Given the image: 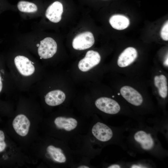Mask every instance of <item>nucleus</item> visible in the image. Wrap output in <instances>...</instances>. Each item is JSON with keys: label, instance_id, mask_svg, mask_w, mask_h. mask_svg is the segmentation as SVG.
Returning a JSON list of instances; mask_svg holds the SVG:
<instances>
[{"label": "nucleus", "instance_id": "nucleus-18", "mask_svg": "<svg viewBox=\"0 0 168 168\" xmlns=\"http://www.w3.org/2000/svg\"><path fill=\"white\" fill-rule=\"evenodd\" d=\"M148 167H149V166H147V164L138 163L131 164L130 167L132 168H148Z\"/></svg>", "mask_w": 168, "mask_h": 168}, {"label": "nucleus", "instance_id": "nucleus-11", "mask_svg": "<svg viewBox=\"0 0 168 168\" xmlns=\"http://www.w3.org/2000/svg\"><path fill=\"white\" fill-rule=\"evenodd\" d=\"M66 96L62 91L55 90L48 93L45 96V101L50 106L58 105L63 103L65 100Z\"/></svg>", "mask_w": 168, "mask_h": 168}, {"label": "nucleus", "instance_id": "nucleus-10", "mask_svg": "<svg viewBox=\"0 0 168 168\" xmlns=\"http://www.w3.org/2000/svg\"><path fill=\"white\" fill-rule=\"evenodd\" d=\"M63 12L62 4L58 1H55L48 7L46 11L45 16L50 21L58 23L61 19Z\"/></svg>", "mask_w": 168, "mask_h": 168}, {"label": "nucleus", "instance_id": "nucleus-17", "mask_svg": "<svg viewBox=\"0 0 168 168\" xmlns=\"http://www.w3.org/2000/svg\"><path fill=\"white\" fill-rule=\"evenodd\" d=\"M5 139V136L4 132L0 130V152L3 151L6 148L7 145Z\"/></svg>", "mask_w": 168, "mask_h": 168}, {"label": "nucleus", "instance_id": "nucleus-9", "mask_svg": "<svg viewBox=\"0 0 168 168\" xmlns=\"http://www.w3.org/2000/svg\"><path fill=\"white\" fill-rule=\"evenodd\" d=\"M30 124L28 118L23 114L17 115L12 122L13 127L19 135L24 137L28 133Z\"/></svg>", "mask_w": 168, "mask_h": 168}, {"label": "nucleus", "instance_id": "nucleus-12", "mask_svg": "<svg viewBox=\"0 0 168 168\" xmlns=\"http://www.w3.org/2000/svg\"><path fill=\"white\" fill-rule=\"evenodd\" d=\"M109 22L113 28L119 30L126 28L130 24L129 20L127 17L118 14L112 16L109 19Z\"/></svg>", "mask_w": 168, "mask_h": 168}, {"label": "nucleus", "instance_id": "nucleus-4", "mask_svg": "<svg viewBox=\"0 0 168 168\" xmlns=\"http://www.w3.org/2000/svg\"><path fill=\"white\" fill-rule=\"evenodd\" d=\"M57 48L56 41L52 38L46 37L40 41L38 49V54L41 58H49L56 53Z\"/></svg>", "mask_w": 168, "mask_h": 168}, {"label": "nucleus", "instance_id": "nucleus-1", "mask_svg": "<svg viewBox=\"0 0 168 168\" xmlns=\"http://www.w3.org/2000/svg\"><path fill=\"white\" fill-rule=\"evenodd\" d=\"M119 75L116 94L127 105L136 115L154 112L148 78Z\"/></svg>", "mask_w": 168, "mask_h": 168}, {"label": "nucleus", "instance_id": "nucleus-7", "mask_svg": "<svg viewBox=\"0 0 168 168\" xmlns=\"http://www.w3.org/2000/svg\"><path fill=\"white\" fill-rule=\"evenodd\" d=\"M15 65L19 73L22 76L28 77L35 72V68L32 62L27 57L18 55L14 59Z\"/></svg>", "mask_w": 168, "mask_h": 168}, {"label": "nucleus", "instance_id": "nucleus-13", "mask_svg": "<svg viewBox=\"0 0 168 168\" xmlns=\"http://www.w3.org/2000/svg\"><path fill=\"white\" fill-rule=\"evenodd\" d=\"M47 151L55 161L59 163H64L66 161L65 156L60 148L56 147L53 145H49L47 147Z\"/></svg>", "mask_w": 168, "mask_h": 168}, {"label": "nucleus", "instance_id": "nucleus-20", "mask_svg": "<svg viewBox=\"0 0 168 168\" xmlns=\"http://www.w3.org/2000/svg\"><path fill=\"white\" fill-rule=\"evenodd\" d=\"M78 168H89V167L86 166H82L78 167Z\"/></svg>", "mask_w": 168, "mask_h": 168}, {"label": "nucleus", "instance_id": "nucleus-2", "mask_svg": "<svg viewBox=\"0 0 168 168\" xmlns=\"http://www.w3.org/2000/svg\"><path fill=\"white\" fill-rule=\"evenodd\" d=\"M153 129L147 126H138L131 131L130 141L142 152L160 157L165 152Z\"/></svg>", "mask_w": 168, "mask_h": 168}, {"label": "nucleus", "instance_id": "nucleus-19", "mask_svg": "<svg viewBox=\"0 0 168 168\" xmlns=\"http://www.w3.org/2000/svg\"><path fill=\"white\" fill-rule=\"evenodd\" d=\"M121 167V166L120 164H114L109 166L108 168H120Z\"/></svg>", "mask_w": 168, "mask_h": 168}, {"label": "nucleus", "instance_id": "nucleus-14", "mask_svg": "<svg viewBox=\"0 0 168 168\" xmlns=\"http://www.w3.org/2000/svg\"><path fill=\"white\" fill-rule=\"evenodd\" d=\"M17 6L19 10L23 12L32 13L38 10L37 6L34 3L24 1L19 2Z\"/></svg>", "mask_w": 168, "mask_h": 168}, {"label": "nucleus", "instance_id": "nucleus-16", "mask_svg": "<svg viewBox=\"0 0 168 168\" xmlns=\"http://www.w3.org/2000/svg\"><path fill=\"white\" fill-rule=\"evenodd\" d=\"M161 35L162 38L165 41L168 40V22L167 21L163 26Z\"/></svg>", "mask_w": 168, "mask_h": 168}, {"label": "nucleus", "instance_id": "nucleus-3", "mask_svg": "<svg viewBox=\"0 0 168 168\" xmlns=\"http://www.w3.org/2000/svg\"><path fill=\"white\" fill-rule=\"evenodd\" d=\"M167 71L160 65L152 66L148 77L151 92L160 107L164 110L168 97V78Z\"/></svg>", "mask_w": 168, "mask_h": 168}, {"label": "nucleus", "instance_id": "nucleus-8", "mask_svg": "<svg viewBox=\"0 0 168 168\" xmlns=\"http://www.w3.org/2000/svg\"><path fill=\"white\" fill-rule=\"evenodd\" d=\"M92 133L98 140L102 142H107L112 139L113 133L112 129L106 124L98 122L93 126Z\"/></svg>", "mask_w": 168, "mask_h": 168}, {"label": "nucleus", "instance_id": "nucleus-15", "mask_svg": "<svg viewBox=\"0 0 168 168\" xmlns=\"http://www.w3.org/2000/svg\"><path fill=\"white\" fill-rule=\"evenodd\" d=\"M1 62L0 60V94L5 91L7 83V75L4 66Z\"/></svg>", "mask_w": 168, "mask_h": 168}, {"label": "nucleus", "instance_id": "nucleus-5", "mask_svg": "<svg viewBox=\"0 0 168 168\" xmlns=\"http://www.w3.org/2000/svg\"><path fill=\"white\" fill-rule=\"evenodd\" d=\"M94 42L92 33L89 31H86L78 34L74 38L72 46L75 49L83 50L90 48Z\"/></svg>", "mask_w": 168, "mask_h": 168}, {"label": "nucleus", "instance_id": "nucleus-6", "mask_svg": "<svg viewBox=\"0 0 168 168\" xmlns=\"http://www.w3.org/2000/svg\"><path fill=\"white\" fill-rule=\"evenodd\" d=\"M100 60V56L97 52L89 50L85 57L79 62L78 67L81 71L86 72L98 65Z\"/></svg>", "mask_w": 168, "mask_h": 168}]
</instances>
